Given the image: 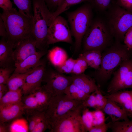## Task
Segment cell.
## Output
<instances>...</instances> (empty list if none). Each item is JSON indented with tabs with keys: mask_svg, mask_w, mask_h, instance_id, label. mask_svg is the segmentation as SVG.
Instances as JSON below:
<instances>
[{
	"mask_svg": "<svg viewBox=\"0 0 132 132\" xmlns=\"http://www.w3.org/2000/svg\"><path fill=\"white\" fill-rule=\"evenodd\" d=\"M0 16L6 27L7 40L14 49L20 42L33 34V17L18 11L14 8L3 11Z\"/></svg>",
	"mask_w": 132,
	"mask_h": 132,
	"instance_id": "6da1fadb",
	"label": "cell"
},
{
	"mask_svg": "<svg viewBox=\"0 0 132 132\" xmlns=\"http://www.w3.org/2000/svg\"><path fill=\"white\" fill-rule=\"evenodd\" d=\"M125 44L115 43L105 50L102 53L99 68L93 75L94 78L100 86L110 77L115 69L124 61L129 58L130 54Z\"/></svg>",
	"mask_w": 132,
	"mask_h": 132,
	"instance_id": "7a4b0ae2",
	"label": "cell"
},
{
	"mask_svg": "<svg viewBox=\"0 0 132 132\" xmlns=\"http://www.w3.org/2000/svg\"><path fill=\"white\" fill-rule=\"evenodd\" d=\"M114 38L104 17L93 19L83 39L84 51L102 52L112 44Z\"/></svg>",
	"mask_w": 132,
	"mask_h": 132,
	"instance_id": "3957f363",
	"label": "cell"
},
{
	"mask_svg": "<svg viewBox=\"0 0 132 132\" xmlns=\"http://www.w3.org/2000/svg\"><path fill=\"white\" fill-rule=\"evenodd\" d=\"M33 11V34L36 41V48L46 51L48 47V31L51 12L44 0H32Z\"/></svg>",
	"mask_w": 132,
	"mask_h": 132,
	"instance_id": "277c9868",
	"label": "cell"
},
{
	"mask_svg": "<svg viewBox=\"0 0 132 132\" xmlns=\"http://www.w3.org/2000/svg\"><path fill=\"white\" fill-rule=\"evenodd\" d=\"M105 12L104 18L116 41H123L126 33L132 26V12L119 6L115 0H112Z\"/></svg>",
	"mask_w": 132,
	"mask_h": 132,
	"instance_id": "5b68a950",
	"label": "cell"
},
{
	"mask_svg": "<svg viewBox=\"0 0 132 132\" xmlns=\"http://www.w3.org/2000/svg\"><path fill=\"white\" fill-rule=\"evenodd\" d=\"M92 6L89 2L67 13L72 34L75 39V51L80 49L83 37L93 19Z\"/></svg>",
	"mask_w": 132,
	"mask_h": 132,
	"instance_id": "8992f818",
	"label": "cell"
},
{
	"mask_svg": "<svg viewBox=\"0 0 132 132\" xmlns=\"http://www.w3.org/2000/svg\"><path fill=\"white\" fill-rule=\"evenodd\" d=\"M82 101L71 99L65 94L53 96L44 111L50 128L76 108Z\"/></svg>",
	"mask_w": 132,
	"mask_h": 132,
	"instance_id": "52a82bcc",
	"label": "cell"
},
{
	"mask_svg": "<svg viewBox=\"0 0 132 132\" xmlns=\"http://www.w3.org/2000/svg\"><path fill=\"white\" fill-rule=\"evenodd\" d=\"M83 108L81 104L68 113L59 121L52 126L50 130V132H86L82 117Z\"/></svg>",
	"mask_w": 132,
	"mask_h": 132,
	"instance_id": "ba28073f",
	"label": "cell"
},
{
	"mask_svg": "<svg viewBox=\"0 0 132 132\" xmlns=\"http://www.w3.org/2000/svg\"><path fill=\"white\" fill-rule=\"evenodd\" d=\"M113 74L107 88V92L110 94L132 88V59L129 58L123 61Z\"/></svg>",
	"mask_w": 132,
	"mask_h": 132,
	"instance_id": "9c48e42d",
	"label": "cell"
},
{
	"mask_svg": "<svg viewBox=\"0 0 132 132\" xmlns=\"http://www.w3.org/2000/svg\"><path fill=\"white\" fill-rule=\"evenodd\" d=\"M43 81V86L53 96L63 94L66 88L72 83L71 76H67L57 71H46Z\"/></svg>",
	"mask_w": 132,
	"mask_h": 132,
	"instance_id": "30bf717a",
	"label": "cell"
},
{
	"mask_svg": "<svg viewBox=\"0 0 132 132\" xmlns=\"http://www.w3.org/2000/svg\"><path fill=\"white\" fill-rule=\"evenodd\" d=\"M72 35L66 20L62 17L58 16L49 27L48 44L49 45L61 42L72 44Z\"/></svg>",
	"mask_w": 132,
	"mask_h": 132,
	"instance_id": "8fae6325",
	"label": "cell"
},
{
	"mask_svg": "<svg viewBox=\"0 0 132 132\" xmlns=\"http://www.w3.org/2000/svg\"><path fill=\"white\" fill-rule=\"evenodd\" d=\"M46 70L43 63L36 67L27 76L21 88L23 96L32 93L41 86Z\"/></svg>",
	"mask_w": 132,
	"mask_h": 132,
	"instance_id": "7c38bea8",
	"label": "cell"
},
{
	"mask_svg": "<svg viewBox=\"0 0 132 132\" xmlns=\"http://www.w3.org/2000/svg\"><path fill=\"white\" fill-rule=\"evenodd\" d=\"M36 41L33 34L20 42L13 52L15 65L21 62L37 51Z\"/></svg>",
	"mask_w": 132,
	"mask_h": 132,
	"instance_id": "4fadbf2b",
	"label": "cell"
},
{
	"mask_svg": "<svg viewBox=\"0 0 132 132\" xmlns=\"http://www.w3.org/2000/svg\"><path fill=\"white\" fill-rule=\"evenodd\" d=\"M22 102L0 106V122H10L24 114L25 110Z\"/></svg>",
	"mask_w": 132,
	"mask_h": 132,
	"instance_id": "5bb4252c",
	"label": "cell"
},
{
	"mask_svg": "<svg viewBox=\"0 0 132 132\" xmlns=\"http://www.w3.org/2000/svg\"><path fill=\"white\" fill-rule=\"evenodd\" d=\"M46 53V51H40L27 57L14 65V73H23L31 71L44 63L41 58Z\"/></svg>",
	"mask_w": 132,
	"mask_h": 132,
	"instance_id": "9a60e30c",
	"label": "cell"
},
{
	"mask_svg": "<svg viewBox=\"0 0 132 132\" xmlns=\"http://www.w3.org/2000/svg\"><path fill=\"white\" fill-rule=\"evenodd\" d=\"M72 83L86 93L90 94L100 86L97 85L94 78L83 73L71 76Z\"/></svg>",
	"mask_w": 132,
	"mask_h": 132,
	"instance_id": "2e32d148",
	"label": "cell"
},
{
	"mask_svg": "<svg viewBox=\"0 0 132 132\" xmlns=\"http://www.w3.org/2000/svg\"><path fill=\"white\" fill-rule=\"evenodd\" d=\"M13 46L6 38L2 37L0 42V66L1 67H12L15 65L13 58Z\"/></svg>",
	"mask_w": 132,
	"mask_h": 132,
	"instance_id": "e0dca14e",
	"label": "cell"
},
{
	"mask_svg": "<svg viewBox=\"0 0 132 132\" xmlns=\"http://www.w3.org/2000/svg\"><path fill=\"white\" fill-rule=\"evenodd\" d=\"M102 111L111 117L112 122L121 120H129L128 112L119 106L116 103L108 99Z\"/></svg>",
	"mask_w": 132,
	"mask_h": 132,
	"instance_id": "ac0fdd59",
	"label": "cell"
},
{
	"mask_svg": "<svg viewBox=\"0 0 132 132\" xmlns=\"http://www.w3.org/2000/svg\"><path fill=\"white\" fill-rule=\"evenodd\" d=\"M105 96L107 99L119 104L122 109L128 113L132 100V90H121Z\"/></svg>",
	"mask_w": 132,
	"mask_h": 132,
	"instance_id": "d6986e66",
	"label": "cell"
},
{
	"mask_svg": "<svg viewBox=\"0 0 132 132\" xmlns=\"http://www.w3.org/2000/svg\"><path fill=\"white\" fill-rule=\"evenodd\" d=\"M32 93L34 96L37 102L39 110L45 111L53 96L52 94L44 86L38 88Z\"/></svg>",
	"mask_w": 132,
	"mask_h": 132,
	"instance_id": "ffe728a7",
	"label": "cell"
},
{
	"mask_svg": "<svg viewBox=\"0 0 132 132\" xmlns=\"http://www.w3.org/2000/svg\"><path fill=\"white\" fill-rule=\"evenodd\" d=\"M48 57L50 62L55 68L61 65L68 59L66 51L58 47H55L50 50Z\"/></svg>",
	"mask_w": 132,
	"mask_h": 132,
	"instance_id": "44dd1931",
	"label": "cell"
},
{
	"mask_svg": "<svg viewBox=\"0 0 132 132\" xmlns=\"http://www.w3.org/2000/svg\"><path fill=\"white\" fill-rule=\"evenodd\" d=\"M86 61L88 65L95 69L100 68L102 59V52L98 50L84 51L80 54Z\"/></svg>",
	"mask_w": 132,
	"mask_h": 132,
	"instance_id": "7402d4cb",
	"label": "cell"
},
{
	"mask_svg": "<svg viewBox=\"0 0 132 132\" xmlns=\"http://www.w3.org/2000/svg\"><path fill=\"white\" fill-rule=\"evenodd\" d=\"M35 68L25 73H13L10 76L6 84L9 90H17L21 88L27 76L32 72Z\"/></svg>",
	"mask_w": 132,
	"mask_h": 132,
	"instance_id": "603a6c76",
	"label": "cell"
},
{
	"mask_svg": "<svg viewBox=\"0 0 132 132\" xmlns=\"http://www.w3.org/2000/svg\"><path fill=\"white\" fill-rule=\"evenodd\" d=\"M91 0H60L56 10L53 12H51L50 22L51 23L56 17L68 9L72 6L85 2L91 3Z\"/></svg>",
	"mask_w": 132,
	"mask_h": 132,
	"instance_id": "cb8c5ba5",
	"label": "cell"
},
{
	"mask_svg": "<svg viewBox=\"0 0 132 132\" xmlns=\"http://www.w3.org/2000/svg\"><path fill=\"white\" fill-rule=\"evenodd\" d=\"M23 95L21 88L17 90H9L0 99V106L21 102Z\"/></svg>",
	"mask_w": 132,
	"mask_h": 132,
	"instance_id": "d4e9b609",
	"label": "cell"
},
{
	"mask_svg": "<svg viewBox=\"0 0 132 132\" xmlns=\"http://www.w3.org/2000/svg\"><path fill=\"white\" fill-rule=\"evenodd\" d=\"M64 94L71 99L81 101L85 100L90 95L84 92L73 83L66 88Z\"/></svg>",
	"mask_w": 132,
	"mask_h": 132,
	"instance_id": "484cf974",
	"label": "cell"
},
{
	"mask_svg": "<svg viewBox=\"0 0 132 132\" xmlns=\"http://www.w3.org/2000/svg\"><path fill=\"white\" fill-rule=\"evenodd\" d=\"M9 125V132H29L28 122L22 116L10 122Z\"/></svg>",
	"mask_w": 132,
	"mask_h": 132,
	"instance_id": "4316f807",
	"label": "cell"
},
{
	"mask_svg": "<svg viewBox=\"0 0 132 132\" xmlns=\"http://www.w3.org/2000/svg\"><path fill=\"white\" fill-rule=\"evenodd\" d=\"M109 128L112 132H132V120L110 122Z\"/></svg>",
	"mask_w": 132,
	"mask_h": 132,
	"instance_id": "83f0119b",
	"label": "cell"
},
{
	"mask_svg": "<svg viewBox=\"0 0 132 132\" xmlns=\"http://www.w3.org/2000/svg\"><path fill=\"white\" fill-rule=\"evenodd\" d=\"M42 112L34 109H25L24 114L29 123V132H32Z\"/></svg>",
	"mask_w": 132,
	"mask_h": 132,
	"instance_id": "f1b7e54d",
	"label": "cell"
},
{
	"mask_svg": "<svg viewBox=\"0 0 132 132\" xmlns=\"http://www.w3.org/2000/svg\"><path fill=\"white\" fill-rule=\"evenodd\" d=\"M50 122L45 111H42L38 119L32 132H43L47 129L50 130Z\"/></svg>",
	"mask_w": 132,
	"mask_h": 132,
	"instance_id": "f546056e",
	"label": "cell"
},
{
	"mask_svg": "<svg viewBox=\"0 0 132 132\" xmlns=\"http://www.w3.org/2000/svg\"><path fill=\"white\" fill-rule=\"evenodd\" d=\"M19 11L28 16L33 17L31 0H13Z\"/></svg>",
	"mask_w": 132,
	"mask_h": 132,
	"instance_id": "4dcf8cb0",
	"label": "cell"
},
{
	"mask_svg": "<svg viewBox=\"0 0 132 132\" xmlns=\"http://www.w3.org/2000/svg\"><path fill=\"white\" fill-rule=\"evenodd\" d=\"M23 96L22 97V102L25 109H34L39 110L37 102L33 93Z\"/></svg>",
	"mask_w": 132,
	"mask_h": 132,
	"instance_id": "1f68e13d",
	"label": "cell"
},
{
	"mask_svg": "<svg viewBox=\"0 0 132 132\" xmlns=\"http://www.w3.org/2000/svg\"><path fill=\"white\" fill-rule=\"evenodd\" d=\"M88 66L85 59L80 54L77 58L76 59L72 73L74 74L78 75L83 73Z\"/></svg>",
	"mask_w": 132,
	"mask_h": 132,
	"instance_id": "d6a6232c",
	"label": "cell"
},
{
	"mask_svg": "<svg viewBox=\"0 0 132 132\" xmlns=\"http://www.w3.org/2000/svg\"><path fill=\"white\" fill-rule=\"evenodd\" d=\"M82 117L86 131L88 132L93 126V118L92 112L89 111L87 108H83Z\"/></svg>",
	"mask_w": 132,
	"mask_h": 132,
	"instance_id": "836d02e7",
	"label": "cell"
},
{
	"mask_svg": "<svg viewBox=\"0 0 132 132\" xmlns=\"http://www.w3.org/2000/svg\"><path fill=\"white\" fill-rule=\"evenodd\" d=\"M76 59H67L62 65L55 68L58 72L62 73H72Z\"/></svg>",
	"mask_w": 132,
	"mask_h": 132,
	"instance_id": "e575fe53",
	"label": "cell"
},
{
	"mask_svg": "<svg viewBox=\"0 0 132 132\" xmlns=\"http://www.w3.org/2000/svg\"><path fill=\"white\" fill-rule=\"evenodd\" d=\"M93 8L101 12H105L110 6L112 0H91Z\"/></svg>",
	"mask_w": 132,
	"mask_h": 132,
	"instance_id": "d590c367",
	"label": "cell"
},
{
	"mask_svg": "<svg viewBox=\"0 0 132 132\" xmlns=\"http://www.w3.org/2000/svg\"><path fill=\"white\" fill-rule=\"evenodd\" d=\"M95 92L97 105V110H102L106 103L107 99L102 94L100 86Z\"/></svg>",
	"mask_w": 132,
	"mask_h": 132,
	"instance_id": "8d00e7d4",
	"label": "cell"
},
{
	"mask_svg": "<svg viewBox=\"0 0 132 132\" xmlns=\"http://www.w3.org/2000/svg\"><path fill=\"white\" fill-rule=\"evenodd\" d=\"M15 68L12 67H1L0 68V84H6L10 77L11 73Z\"/></svg>",
	"mask_w": 132,
	"mask_h": 132,
	"instance_id": "74e56055",
	"label": "cell"
},
{
	"mask_svg": "<svg viewBox=\"0 0 132 132\" xmlns=\"http://www.w3.org/2000/svg\"><path fill=\"white\" fill-rule=\"evenodd\" d=\"M81 104L84 108H93L97 109L95 92L90 94L88 97L82 101Z\"/></svg>",
	"mask_w": 132,
	"mask_h": 132,
	"instance_id": "f35d334b",
	"label": "cell"
},
{
	"mask_svg": "<svg viewBox=\"0 0 132 132\" xmlns=\"http://www.w3.org/2000/svg\"><path fill=\"white\" fill-rule=\"evenodd\" d=\"M93 120V126L100 124L104 122L103 114L101 110H96L92 111Z\"/></svg>",
	"mask_w": 132,
	"mask_h": 132,
	"instance_id": "ab89813d",
	"label": "cell"
},
{
	"mask_svg": "<svg viewBox=\"0 0 132 132\" xmlns=\"http://www.w3.org/2000/svg\"><path fill=\"white\" fill-rule=\"evenodd\" d=\"M123 41L125 45L129 51L132 49V26L126 33Z\"/></svg>",
	"mask_w": 132,
	"mask_h": 132,
	"instance_id": "60d3db41",
	"label": "cell"
},
{
	"mask_svg": "<svg viewBox=\"0 0 132 132\" xmlns=\"http://www.w3.org/2000/svg\"><path fill=\"white\" fill-rule=\"evenodd\" d=\"M110 122L107 123L105 122L101 124L93 126L89 130V132H106L109 128Z\"/></svg>",
	"mask_w": 132,
	"mask_h": 132,
	"instance_id": "b9f144b4",
	"label": "cell"
},
{
	"mask_svg": "<svg viewBox=\"0 0 132 132\" xmlns=\"http://www.w3.org/2000/svg\"><path fill=\"white\" fill-rule=\"evenodd\" d=\"M116 1L119 6L132 12V0H117Z\"/></svg>",
	"mask_w": 132,
	"mask_h": 132,
	"instance_id": "7bdbcfd3",
	"label": "cell"
},
{
	"mask_svg": "<svg viewBox=\"0 0 132 132\" xmlns=\"http://www.w3.org/2000/svg\"><path fill=\"white\" fill-rule=\"evenodd\" d=\"M60 0H44L49 10L55 11L56 10Z\"/></svg>",
	"mask_w": 132,
	"mask_h": 132,
	"instance_id": "ee69618b",
	"label": "cell"
},
{
	"mask_svg": "<svg viewBox=\"0 0 132 132\" xmlns=\"http://www.w3.org/2000/svg\"><path fill=\"white\" fill-rule=\"evenodd\" d=\"M0 7L3 11H8L12 9L13 5L10 0H0Z\"/></svg>",
	"mask_w": 132,
	"mask_h": 132,
	"instance_id": "f6af8a7d",
	"label": "cell"
},
{
	"mask_svg": "<svg viewBox=\"0 0 132 132\" xmlns=\"http://www.w3.org/2000/svg\"><path fill=\"white\" fill-rule=\"evenodd\" d=\"M0 35L2 37L7 38V33L4 23L0 16Z\"/></svg>",
	"mask_w": 132,
	"mask_h": 132,
	"instance_id": "bcb514c9",
	"label": "cell"
},
{
	"mask_svg": "<svg viewBox=\"0 0 132 132\" xmlns=\"http://www.w3.org/2000/svg\"><path fill=\"white\" fill-rule=\"evenodd\" d=\"M8 90V87L6 84H0V99Z\"/></svg>",
	"mask_w": 132,
	"mask_h": 132,
	"instance_id": "7dc6e473",
	"label": "cell"
},
{
	"mask_svg": "<svg viewBox=\"0 0 132 132\" xmlns=\"http://www.w3.org/2000/svg\"><path fill=\"white\" fill-rule=\"evenodd\" d=\"M7 123H0V132H9V125Z\"/></svg>",
	"mask_w": 132,
	"mask_h": 132,
	"instance_id": "c3c4849f",
	"label": "cell"
},
{
	"mask_svg": "<svg viewBox=\"0 0 132 132\" xmlns=\"http://www.w3.org/2000/svg\"><path fill=\"white\" fill-rule=\"evenodd\" d=\"M128 113V116L132 119V100L131 103L130 108Z\"/></svg>",
	"mask_w": 132,
	"mask_h": 132,
	"instance_id": "681fc988",
	"label": "cell"
}]
</instances>
